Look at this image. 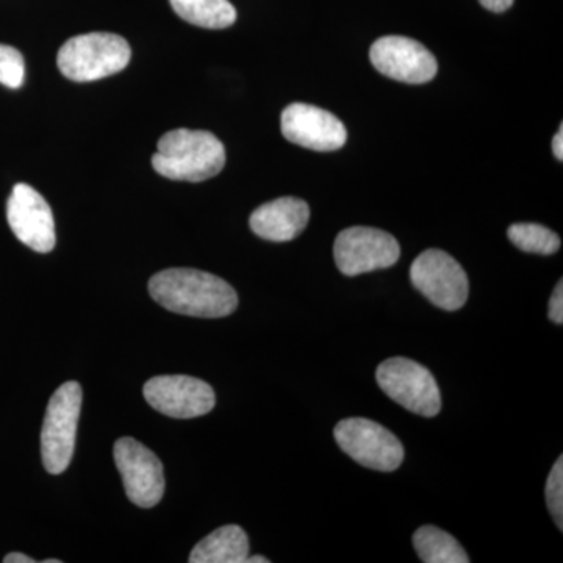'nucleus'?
<instances>
[{
  "label": "nucleus",
  "instance_id": "obj_17",
  "mask_svg": "<svg viewBox=\"0 0 563 563\" xmlns=\"http://www.w3.org/2000/svg\"><path fill=\"white\" fill-rule=\"evenodd\" d=\"M413 547L422 562L426 563H468V554L461 543L450 533L435 528L422 526L413 533Z\"/></svg>",
  "mask_w": 563,
  "mask_h": 563
},
{
  "label": "nucleus",
  "instance_id": "obj_14",
  "mask_svg": "<svg viewBox=\"0 0 563 563\" xmlns=\"http://www.w3.org/2000/svg\"><path fill=\"white\" fill-rule=\"evenodd\" d=\"M310 220V209L298 198H279L263 203L251 214L250 225L255 235L274 243L291 242L301 235Z\"/></svg>",
  "mask_w": 563,
  "mask_h": 563
},
{
  "label": "nucleus",
  "instance_id": "obj_6",
  "mask_svg": "<svg viewBox=\"0 0 563 563\" xmlns=\"http://www.w3.org/2000/svg\"><path fill=\"white\" fill-rule=\"evenodd\" d=\"M333 437L343 453L366 468L390 473L404 462L402 443L379 422L347 418L335 426Z\"/></svg>",
  "mask_w": 563,
  "mask_h": 563
},
{
  "label": "nucleus",
  "instance_id": "obj_22",
  "mask_svg": "<svg viewBox=\"0 0 563 563\" xmlns=\"http://www.w3.org/2000/svg\"><path fill=\"white\" fill-rule=\"evenodd\" d=\"M484 9L493 11V13H503L514 5V0H479Z\"/></svg>",
  "mask_w": 563,
  "mask_h": 563
},
{
  "label": "nucleus",
  "instance_id": "obj_2",
  "mask_svg": "<svg viewBox=\"0 0 563 563\" xmlns=\"http://www.w3.org/2000/svg\"><path fill=\"white\" fill-rule=\"evenodd\" d=\"M224 165V144L213 133L191 129L165 133L152 157V166L161 176L192 184L218 176Z\"/></svg>",
  "mask_w": 563,
  "mask_h": 563
},
{
  "label": "nucleus",
  "instance_id": "obj_18",
  "mask_svg": "<svg viewBox=\"0 0 563 563\" xmlns=\"http://www.w3.org/2000/svg\"><path fill=\"white\" fill-rule=\"evenodd\" d=\"M507 236L518 250L529 254L553 255L561 250L558 233L533 222H517L507 229Z\"/></svg>",
  "mask_w": 563,
  "mask_h": 563
},
{
  "label": "nucleus",
  "instance_id": "obj_3",
  "mask_svg": "<svg viewBox=\"0 0 563 563\" xmlns=\"http://www.w3.org/2000/svg\"><path fill=\"white\" fill-rule=\"evenodd\" d=\"M131 58V46L122 36L92 32L66 41L58 51L57 65L66 79L84 84L121 73Z\"/></svg>",
  "mask_w": 563,
  "mask_h": 563
},
{
  "label": "nucleus",
  "instance_id": "obj_15",
  "mask_svg": "<svg viewBox=\"0 0 563 563\" xmlns=\"http://www.w3.org/2000/svg\"><path fill=\"white\" fill-rule=\"evenodd\" d=\"M250 540L240 526L228 525L217 529L196 544L190 563H246Z\"/></svg>",
  "mask_w": 563,
  "mask_h": 563
},
{
  "label": "nucleus",
  "instance_id": "obj_4",
  "mask_svg": "<svg viewBox=\"0 0 563 563\" xmlns=\"http://www.w3.org/2000/svg\"><path fill=\"white\" fill-rule=\"evenodd\" d=\"M80 407L81 387L74 380L52 395L41 429V457L47 473L62 474L73 461Z\"/></svg>",
  "mask_w": 563,
  "mask_h": 563
},
{
  "label": "nucleus",
  "instance_id": "obj_10",
  "mask_svg": "<svg viewBox=\"0 0 563 563\" xmlns=\"http://www.w3.org/2000/svg\"><path fill=\"white\" fill-rule=\"evenodd\" d=\"M7 220L11 232L25 246L40 254L54 250L57 243L54 214L46 199L31 185H14L7 202Z\"/></svg>",
  "mask_w": 563,
  "mask_h": 563
},
{
  "label": "nucleus",
  "instance_id": "obj_20",
  "mask_svg": "<svg viewBox=\"0 0 563 563\" xmlns=\"http://www.w3.org/2000/svg\"><path fill=\"white\" fill-rule=\"evenodd\" d=\"M548 509L553 515L554 523L563 529V459L559 457L548 476L547 483Z\"/></svg>",
  "mask_w": 563,
  "mask_h": 563
},
{
  "label": "nucleus",
  "instance_id": "obj_21",
  "mask_svg": "<svg viewBox=\"0 0 563 563\" xmlns=\"http://www.w3.org/2000/svg\"><path fill=\"white\" fill-rule=\"evenodd\" d=\"M548 317L555 324H563V282H559L555 285L553 296L550 299V310H548Z\"/></svg>",
  "mask_w": 563,
  "mask_h": 563
},
{
  "label": "nucleus",
  "instance_id": "obj_24",
  "mask_svg": "<svg viewBox=\"0 0 563 563\" xmlns=\"http://www.w3.org/2000/svg\"><path fill=\"white\" fill-rule=\"evenodd\" d=\"M5 563H33V559L29 558V555L21 553H11L3 559Z\"/></svg>",
  "mask_w": 563,
  "mask_h": 563
},
{
  "label": "nucleus",
  "instance_id": "obj_16",
  "mask_svg": "<svg viewBox=\"0 0 563 563\" xmlns=\"http://www.w3.org/2000/svg\"><path fill=\"white\" fill-rule=\"evenodd\" d=\"M181 20L198 27L221 31L236 21V10L229 0H169Z\"/></svg>",
  "mask_w": 563,
  "mask_h": 563
},
{
  "label": "nucleus",
  "instance_id": "obj_26",
  "mask_svg": "<svg viewBox=\"0 0 563 563\" xmlns=\"http://www.w3.org/2000/svg\"><path fill=\"white\" fill-rule=\"evenodd\" d=\"M44 563H60V561H55V559H49V561H44Z\"/></svg>",
  "mask_w": 563,
  "mask_h": 563
},
{
  "label": "nucleus",
  "instance_id": "obj_19",
  "mask_svg": "<svg viewBox=\"0 0 563 563\" xmlns=\"http://www.w3.org/2000/svg\"><path fill=\"white\" fill-rule=\"evenodd\" d=\"M25 80V62L20 51L0 44V84L18 90Z\"/></svg>",
  "mask_w": 563,
  "mask_h": 563
},
{
  "label": "nucleus",
  "instance_id": "obj_9",
  "mask_svg": "<svg viewBox=\"0 0 563 563\" xmlns=\"http://www.w3.org/2000/svg\"><path fill=\"white\" fill-rule=\"evenodd\" d=\"M113 455L128 498L143 509L157 506L165 493V474L157 455L131 437L114 443Z\"/></svg>",
  "mask_w": 563,
  "mask_h": 563
},
{
  "label": "nucleus",
  "instance_id": "obj_11",
  "mask_svg": "<svg viewBox=\"0 0 563 563\" xmlns=\"http://www.w3.org/2000/svg\"><path fill=\"white\" fill-rule=\"evenodd\" d=\"M144 398L166 417L188 420L213 410L217 396L213 388L190 376H157L144 385Z\"/></svg>",
  "mask_w": 563,
  "mask_h": 563
},
{
  "label": "nucleus",
  "instance_id": "obj_8",
  "mask_svg": "<svg viewBox=\"0 0 563 563\" xmlns=\"http://www.w3.org/2000/svg\"><path fill=\"white\" fill-rule=\"evenodd\" d=\"M333 257L344 276L354 277L391 268L401 257V247L390 233L357 225L339 233Z\"/></svg>",
  "mask_w": 563,
  "mask_h": 563
},
{
  "label": "nucleus",
  "instance_id": "obj_5",
  "mask_svg": "<svg viewBox=\"0 0 563 563\" xmlns=\"http://www.w3.org/2000/svg\"><path fill=\"white\" fill-rule=\"evenodd\" d=\"M380 390L404 409L420 417H437L442 410V393L426 366L406 357H391L376 372Z\"/></svg>",
  "mask_w": 563,
  "mask_h": 563
},
{
  "label": "nucleus",
  "instance_id": "obj_12",
  "mask_svg": "<svg viewBox=\"0 0 563 563\" xmlns=\"http://www.w3.org/2000/svg\"><path fill=\"white\" fill-rule=\"evenodd\" d=\"M282 133L292 144L318 152L342 150L346 128L331 111L309 103L296 102L282 111Z\"/></svg>",
  "mask_w": 563,
  "mask_h": 563
},
{
  "label": "nucleus",
  "instance_id": "obj_23",
  "mask_svg": "<svg viewBox=\"0 0 563 563\" xmlns=\"http://www.w3.org/2000/svg\"><path fill=\"white\" fill-rule=\"evenodd\" d=\"M553 152L554 157L558 158L559 162L563 161V125L559 129V132L555 133L553 140Z\"/></svg>",
  "mask_w": 563,
  "mask_h": 563
},
{
  "label": "nucleus",
  "instance_id": "obj_7",
  "mask_svg": "<svg viewBox=\"0 0 563 563\" xmlns=\"http://www.w3.org/2000/svg\"><path fill=\"white\" fill-rule=\"evenodd\" d=\"M413 287L439 309L454 312L468 299L470 282L461 263L448 252L428 250L410 266Z\"/></svg>",
  "mask_w": 563,
  "mask_h": 563
},
{
  "label": "nucleus",
  "instance_id": "obj_13",
  "mask_svg": "<svg viewBox=\"0 0 563 563\" xmlns=\"http://www.w3.org/2000/svg\"><path fill=\"white\" fill-rule=\"evenodd\" d=\"M369 58L374 68L404 84H428L437 76L435 57L421 43L407 36H384L373 44Z\"/></svg>",
  "mask_w": 563,
  "mask_h": 563
},
{
  "label": "nucleus",
  "instance_id": "obj_25",
  "mask_svg": "<svg viewBox=\"0 0 563 563\" xmlns=\"http://www.w3.org/2000/svg\"><path fill=\"white\" fill-rule=\"evenodd\" d=\"M246 563H269V561L263 555H255V558H247Z\"/></svg>",
  "mask_w": 563,
  "mask_h": 563
},
{
  "label": "nucleus",
  "instance_id": "obj_1",
  "mask_svg": "<svg viewBox=\"0 0 563 563\" xmlns=\"http://www.w3.org/2000/svg\"><path fill=\"white\" fill-rule=\"evenodd\" d=\"M155 302L169 312L195 318H224L235 312L239 295L214 274L191 268H172L150 280Z\"/></svg>",
  "mask_w": 563,
  "mask_h": 563
}]
</instances>
